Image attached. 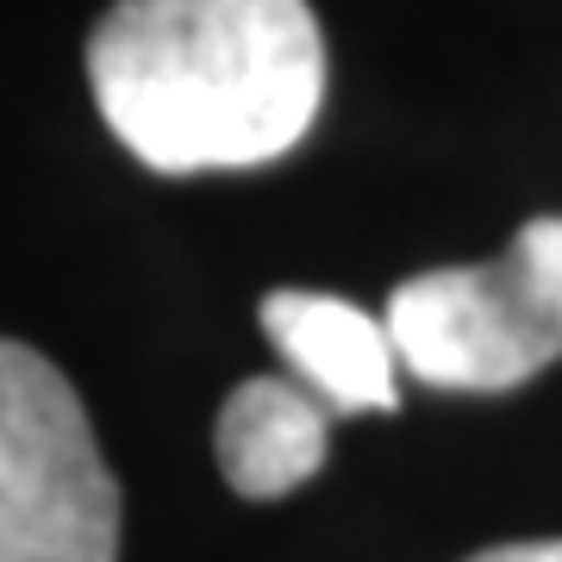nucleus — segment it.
<instances>
[{"label": "nucleus", "mask_w": 562, "mask_h": 562, "mask_svg": "<svg viewBox=\"0 0 562 562\" xmlns=\"http://www.w3.org/2000/svg\"><path fill=\"white\" fill-rule=\"evenodd\" d=\"M88 88L144 169H257L319 120L325 38L306 0H120L88 32Z\"/></svg>", "instance_id": "f257e3e1"}, {"label": "nucleus", "mask_w": 562, "mask_h": 562, "mask_svg": "<svg viewBox=\"0 0 562 562\" xmlns=\"http://www.w3.org/2000/svg\"><path fill=\"white\" fill-rule=\"evenodd\" d=\"M382 319L425 387L506 394L543 375L562 362V213L525 220L501 262L406 276Z\"/></svg>", "instance_id": "f03ea898"}, {"label": "nucleus", "mask_w": 562, "mask_h": 562, "mask_svg": "<svg viewBox=\"0 0 562 562\" xmlns=\"http://www.w3.org/2000/svg\"><path fill=\"white\" fill-rule=\"evenodd\" d=\"M0 562H120V482L57 362L0 338Z\"/></svg>", "instance_id": "7ed1b4c3"}, {"label": "nucleus", "mask_w": 562, "mask_h": 562, "mask_svg": "<svg viewBox=\"0 0 562 562\" xmlns=\"http://www.w3.org/2000/svg\"><path fill=\"white\" fill-rule=\"evenodd\" d=\"M257 319L281 350L288 375L313 387L338 419L401 406V375H394L401 357H394L387 319L362 313L357 301L313 294V288H276V294H262Z\"/></svg>", "instance_id": "20e7f679"}, {"label": "nucleus", "mask_w": 562, "mask_h": 562, "mask_svg": "<svg viewBox=\"0 0 562 562\" xmlns=\"http://www.w3.org/2000/svg\"><path fill=\"white\" fill-rule=\"evenodd\" d=\"M331 406L294 375H250L220 406V475L244 501H281L325 469Z\"/></svg>", "instance_id": "39448f33"}, {"label": "nucleus", "mask_w": 562, "mask_h": 562, "mask_svg": "<svg viewBox=\"0 0 562 562\" xmlns=\"http://www.w3.org/2000/svg\"><path fill=\"white\" fill-rule=\"evenodd\" d=\"M469 562H562V538H531V543H494Z\"/></svg>", "instance_id": "423d86ee"}]
</instances>
